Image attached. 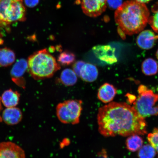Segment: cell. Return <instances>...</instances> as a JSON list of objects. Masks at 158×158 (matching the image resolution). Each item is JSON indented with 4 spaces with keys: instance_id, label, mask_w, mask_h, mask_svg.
<instances>
[{
    "instance_id": "cell-4",
    "label": "cell",
    "mask_w": 158,
    "mask_h": 158,
    "mask_svg": "<svg viewBox=\"0 0 158 158\" xmlns=\"http://www.w3.org/2000/svg\"><path fill=\"white\" fill-rule=\"evenodd\" d=\"M138 96L133 102V107L144 118L152 115H158V94L154 93L147 86L141 85L138 87Z\"/></svg>"
},
{
    "instance_id": "cell-18",
    "label": "cell",
    "mask_w": 158,
    "mask_h": 158,
    "mask_svg": "<svg viewBox=\"0 0 158 158\" xmlns=\"http://www.w3.org/2000/svg\"><path fill=\"white\" fill-rule=\"evenodd\" d=\"M142 72L147 76H152L156 74L158 72V64L154 59L148 58L142 64Z\"/></svg>"
},
{
    "instance_id": "cell-13",
    "label": "cell",
    "mask_w": 158,
    "mask_h": 158,
    "mask_svg": "<svg viewBox=\"0 0 158 158\" xmlns=\"http://www.w3.org/2000/svg\"><path fill=\"white\" fill-rule=\"evenodd\" d=\"M117 94V90L111 84L106 83L98 89V98L104 103L108 104L113 100Z\"/></svg>"
},
{
    "instance_id": "cell-29",
    "label": "cell",
    "mask_w": 158,
    "mask_h": 158,
    "mask_svg": "<svg viewBox=\"0 0 158 158\" xmlns=\"http://www.w3.org/2000/svg\"><path fill=\"white\" fill-rule=\"evenodd\" d=\"M2 110V101H1V98L0 97V112ZM2 116L0 115V122H2Z\"/></svg>"
},
{
    "instance_id": "cell-23",
    "label": "cell",
    "mask_w": 158,
    "mask_h": 158,
    "mask_svg": "<svg viewBox=\"0 0 158 158\" xmlns=\"http://www.w3.org/2000/svg\"><path fill=\"white\" fill-rule=\"evenodd\" d=\"M148 23L155 32L158 34V10L149 17Z\"/></svg>"
},
{
    "instance_id": "cell-2",
    "label": "cell",
    "mask_w": 158,
    "mask_h": 158,
    "mask_svg": "<svg viewBox=\"0 0 158 158\" xmlns=\"http://www.w3.org/2000/svg\"><path fill=\"white\" fill-rule=\"evenodd\" d=\"M150 13L145 3L134 0L124 2L114 13L115 21L125 34L132 35L143 31L147 26Z\"/></svg>"
},
{
    "instance_id": "cell-28",
    "label": "cell",
    "mask_w": 158,
    "mask_h": 158,
    "mask_svg": "<svg viewBox=\"0 0 158 158\" xmlns=\"http://www.w3.org/2000/svg\"><path fill=\"white\" fill-rule=\"evenodd\" d=\"M136 1L139 2L145 3L149 2L151 1L152 0H134Z\"/></svg>"
},
{
    "instance_id": "cell-8",
    "label": "cell",
    "mask_w": 158,
    "mask_h": 158,
    "mask_svg": "<svg viewBox=\"0 0 158 158\" xmlns=\"http://www.w3.org/2000/svg\"><path fill=\"white\" fill-rule=\"evenodd\" d=\"M0 158H26L22 148L11 142L0 143Z\"/></svg>"
},
{
    "instance_id": "cell-6",
    "label": "cell",
    "mask_w": 158,
    "mask_h": 158,
    "mask_svg": "<svg viewBox=\"0 0 158 158\" xmlns=\"http://www.w3.org/2000/svg\"><path fill=\"white\" fill-rule=\"evenodd\" d=\"M25 9L21 1L0 0V21L6 23L25 19Z\"/></svg>"
},
{
    "instance_id": "cell-1",
    "label": "cell",
    "mask_w": 158,
    "mask_h": 158,
    "mask_svg": "<svg viewBox=\"0 0 158 158\" xmlns=\"http://www.w3.org/2000/svg\"><path fill=\"white\" fill-rule=\"evenodd\" d=\"M97 122L98 131L104 137L147 133L144 118L133 106L124 102H110L99 108Z\"/></svg>"
},
{
    "instance_id": "cell-9",
    "label": "cell",
    "mask_w": 158,
    "mask_h": 158,
    "mask_svg": "<svg viewBox=\"0 0 158 158\" xmlns=\"http://www.w3.org/2000/svg\"><path fill=\"white\" fill-rule=\"evenodd\" d=\"M92 50L97 58L106 64H111L117 62L115 49L109 45H96Z\"/></svg>"
},
{
    "instance_id": "cell-26",
    "label": "cell",
    "mask_w": 158,
    "mask_h": 158,
    "mask_svg": "<svg viewBox=\"0 0 158 158\" xmlns=\"http://www.w3.org/2000/svg\"><path fill=\"white\" fill-rule=\"evenodd\" d=\"M95 158H110L109 157L106 150L102 149L97 154Z\"/></svg>"
},
{
    "instance_id": "cell-17",
    "label": "cell",
    "mask_w": 158,
    "mask_h": 158,
    "mask_svg": "<svg viewBox=\"0 0 158 158\" xmlns=\"http://www.w3.org/2000/svg\"><path fill=\"white\" fill-rule=\"evenodd\" d=\"M60 80L61 82L65 86H73L76 83L77 77L73 70L66 69L61 73Z\"/></svg>"
},
{
    "instance_id": "cell-19",
    "label": "cell",
    "mask_w": 158,
    "mask_h": 158,
    "mask_svg": "<svg viewBox=\"0 0 158 158\" xmlns=\"http://www.w3.org/2000/svg\"><path fill=\"white\" fill-rule=\"evenodd\" d=\"M143 143V140L139 136L137 135H130L126 140V147L130 151L135 152L141 148Z\"/></svg>"
},
{
    "instance_id": "cell-5",
    "label": "cell",
    "mask_w": 158,
    "mask_h": 158,
    "mask_svg": "<svg viewBox=\"0 0 158 158\" xmlns=\"http://www.w3.org/2000/svg\"><path fill=\"white\" fill-rule=\"evenodd\" d=\"M82 101L78 100L65 101L56 107L57 118L61 123L75 125L80 123L82 110Z\"/></svg>"
},
{
    "instance_id": "cell-20",
    "label": "cell",
    "mask_w": 158,
    "mask_h": 158,
    "mask_svg": "<svg viewBox=\"0 0 158 158\" xmlns=\"http://www.w3.org/2000/svg\"><path fill=\"white\" fill-rule=\"evenodd\" d=\"M76 56L73 53L69 51H65L61 53L58 56V61L59 64L63 66H68L73 63Z\"/></svg>"
},
{
    "instance_id": "cell-7",
    "label": "cell",
    "mask_w": 158,
    "mask_h": 158,
    "mask_svg": "<svg viewBox=\"0 0 158 158\" xmlns=\"http://www.w3.org/2000/svg\"><path fill=\"white\" fill-rule=\"evenodd\" d=\"M107 0H81V5L83 12L88 16L96 17L105 11Z\"/></svg>"
},
{
    "instance_id": "cell-3",
    "label": "cell",
    "mask_w": 158,
    "mask_h": 158,
    "mask_svg": "<svg viewBox=\"0 0 158 158\" xmlns=\"http://www.w3.org/2000/svg\"><path fill=\"white\" fill-rule=\"evenodd\" d=\"M27 62V70L36 80L51 78L60 69V64L46 49L34 53Z\"/></svg>"
},
{
    "instance_id": "cell-31",
    "label": "cell",
    "mask_w": 158,
    "mask_h": 158,
    "mask_svg": "<svg viewBox=\"0 0 158 158\" xmlns=\"http://www.w3.org/2000/svg\"><path fill=\"white\" fill-rule=\"evenodd\" d=\"M14 1H21L22 0H14Z\"/></svg>"
},
{
    "instance_id": "cell-30",
    "label": "cell",
    "mask_w": 158,
    "mask_h": 158,
    "mask_svg": "<svg viewBox=\"0 0 158 158\" xmlns=\"http://www.w3.org/2000/svg\"><path fill=\"white\" fill-rule=\"evenodd\" d=\"M156 56L158 60V49L156 52Z\"/></svg>"
},
{
    "instance_id": "cell-25",
    "label": "cell",
    "mask_w": 158,
    "mask_h": 158,
    "mask_svg": "<svg viewBox=\"0 0 158 158\" xmlns=\"http://www.w3.org/2000/svg\"><path fill=\"white\" fill-rule=\"evenodd\" d=\"M122 0H107L110 6L113 9H117L122 5Z\"/></svg>"
},
{
    "instance_id": "cell-16",
    "label": "cell",
    "mask_w": 158,
    "mask_h": 158,
    "mask_svg": "<svg viewBox=\"0 0 158 158\" xmlns=\"http://www.w3.org/2000/svg\"><path fill=\"white\" fill-rule=\"evenodd\" d=\"M15 59V53L7 48L0 49V67H7L14 62Z\"/></svg>"
},
{
    "instance_id": "cell-21",
    "label": "cell",
    "mask_w": 158,
    "mask_h": 158,
    "mask_svg": "<svg viewBox=\"0 0 158 158\" xmlns=\"http://www.w3.org/2000/svg\"><path fill=\"white\" fill-rule=\"evenodd\" d=\"M156 151L151 145H146L142 147L138 152L139 158H154Z\"/></svg>"
},
{
    "instance_id": "cell-24",
    "label": "cell",
    "mask_w": 158,
    "mask_h": 158,
    "mask_svg": "<svg viewBox=\"0 0 158 158\" xmlns=\"http://www.w3.org/2000/svg\"><path fill=\"white\" fill-rule=\"evenodd\" d=\"M85 63L82 61H78L76 62L73 66V70L77 75L80 77V72L82 67Z\"/></svg>"
},
{
    "instance_id": "cell-11",
    "label": "cell",
    "mask_w": 158,
    "mask_h": 158,
    "mask_svg": "<svg viewBox=\"0 0 158 158\" xmlns=\"http://www.w3.org/2000/svg\"><path fill=\"white\" fill-rule=\"evenodd\" d=\"M158 39V35L151 30L143 31L140 33L137 39V43L139 48L148 50L152 48L156 40Z\"/></svg>"
},
{
    "instance_id": "cell-14",
    "label": "cell",
    "mask_w": 158,
    "mask_h": 158,
    "mask_svg": "<svg viewBox=\"0 0 158 158\" xmlns=\"http://www.w3.org/2000/svg\"><path fill=\"white\" fill-rule=\"evenodd\" d=\"M98 74V68L95 65L85 63L81 69L80 77L85 81L92 82L97 79Z\"/></svg>"
},
{
    "instance_id": "cell-10",
    "label": "cell",
    "mask_w": 158,
    "mask_h": 158,
    "mask_svg": "<svg viewBox=\"0 0 158 158\" xmlns=\"http://www.w3.org/2000/svg\"><path fill=\"white\" fill-rule=\"evenodd\" d=\"M27 62L25 59H20L17 61L12 69L10 74L12 80L17 85L25 87V81L23 76L27 69Z\"/></svg>"
},
{
    "instance_id": "cell-22",
    "label": "cell",
    "mask_w": 158,
    "mask_h": 158,
    "mask_svg": "<svg viewBox=\"0 0 158 158\" xmlns=\"http://www.w3.org/2000/svg\"><path fill=\"white\" fill-rule=\"evenodd\" d=\"M148 139L151 145L157 152L158 155V129L156 128L152 133L148 135Z\"/></svg>"
},
{
    "instance_id": "cell-12",
    "label": "cell",
    "mask_w": 158,
    "mask_h": 158,
    "mask_svg": "<svg viewBox=\"0 0 158 158\" xmlns=\"http://www.w3.org/2000/svg\"><path fill=\"white\" fill-rule=\"evenodd\" d=\"M2 118L3 121L8 125H14L21 121L23 114L19 108H7L3 110Z\"/></svg>"
},
{
    "instance_id": "cell-15",
    "label": "cell",
    "mask_w": 158,
    "mask_h": 158,
    "mask_svg": "<svg viewBox=\"0 0 158 158\" xmlns=\"http://www.w3.org/2000/svg\"><path fill=\"white\" fill-rule=\"evenodd\" d=\"M20 96L17 91L12 89L6 90L2 95V102L6 107H15L19 104Z\"/></svg>"
},
{
    "instance_id": "cell-27",
    "label": "cell",
    "mask_w": 158,
    "mask_h": 158,
    "mask_svg": "<svg viewBox=\"0 0 158 158\" xmlns=\"http://www.w3.org/2000/svg\"><path fill=\"white\" fill-rule=\"evenodd\" d=\"M39 1V0H25V4L30 7H33L36 6Z\"/></svg>"
}]
</instances>
